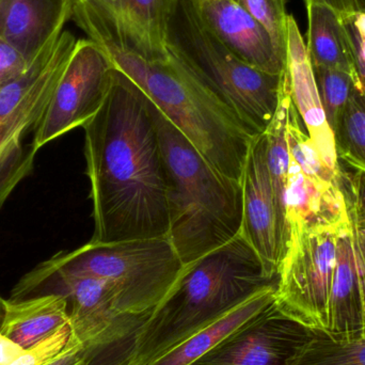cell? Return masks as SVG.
Masks as SVG:
<instances>
[{
  "label": "cell",
  "instance_id": "6da1fadb",
  "mask_svg": "<svg viewBox=\"0 0 365 365\" xmlns=\"http://www.w3.org/2000/svg\"><path fill=\"white\" fill-rule=\"evenodd\" d=\"M150 106L147 94L115 66L102 108L83 126L91 242L168 237L166 173Z\"/></svg>",
  "mask_w": 365,
  "mask_h": 365
},
{
  "label": "cell",
  "instance_id": "7a4b0ae2",
  "mask_svg": "<svg viewBox=\"0 0 365 365\" xmlns=\"http://www.w3.org/2000/svg\"><path fill=\"white\" fill-rule=\"evenodd\" d=\"M71 19L128 75L215 168L242 181L255 137L237 115L170 57L138 53L100 0H72Z\"/></svg>",
  "mask_w": 365,
  "mask_h": 365
},
{
  "label": "cell",
  "instance_id": "3957f363",
  "mask_svg": "<svg viewBox=\"0 0 365 365\" xmlns=\"http://www.w3.org/2000/svg\"><path fill=\"white\" fill-rule=\"evenodd\" d=\"M278 278L266 272L257 251L242 233L182 266L164 299L135 341L128 365H149L270 287Z\"/></svg>",
  "mask_w": 365,
  "mask_h": 365
},
{
  "label": "cell",
  "instance_id": "277c9868",
  "mask_svg": "<svg viewBox=\"0 0 365 365\" xmlns=\"http://www.w3.org/2000/svg\"><path fill=\"white\" fill-rule=\"evenodd\" d=\"M150 107L166 173L168 238L186 265L240 234L242 182L215 168L152 101Z\"/></svg>",
  "mask_w": 365,
  "mask_h": 365
},
{
  "label": "cell",
  "instance_id": "5b68a950",
  "mask_svg": "<svg viewBox=\"0 0 365 365\" xmlns=\"http://www.w3.org/2000/svg\"><path fill=\"white\" fill-rule=\"evenodd\" d=\"M167 51L220 98L253 137L265 133L278 107L283 74H267L236 57L206 27L191 0H178Z\"/></svg>",
  "mask_w": 365,
  "mask_h": 365
},
{
  "label": "cell",
  "instance_id": "8992f818",
  "mask_svg": "<svg viewBox=\"0 0 365 365\" xmlns=\"http://www.w3.org/2000/svg\"><path fill=\"white\" fill-rule=\"evenodd\" d=\"M48 295L66 299L72 336L88 353L86 364L128 365L135 341L150 315L125 312L106 283L66 274L48 259L21 277L9 300Z\"/></svg>",
  "mask_w": 365,
  "mask_h": 365
},
{
  "label": "cell",
  "instance_id": "52a82bcc",
  "mask_svg": "<svg viewBox=\"0 0 365 365\" xmlns=\"http://www.w3.org/2000/svg\"><path fill=\"white\" fill-rule=\"evenodd\" d=\"M57 269L106 283L125 312L151 315L182 268L168 237L93 242L48 259Z\"/></svg>",
  "mask_w": 365,
  "mask_h": 365
},
{
  "label": "cell",
  "instance_id": "ba28073f",
  "mask_svg": "<svg viewBox=\"0 0 365 365\" xmlns=\"http://www.w3.org/2000/svg\"><path fill=\"white\" fill-rule=\"evenodd\" d=\"M344 225L292 227L279 266L274 304L313 332L327 334L336 246Z\"/></svg>",
  "mask_w": 365,
  "mask_h": 365
},
{
  "label": "cell",
  "instance_id": "9c48e42d",
  "mask_svg": "<svg viewBox=\"0 0 365 365\" xmlns=\"http://www.w3.org/2000/svg\"><path fill=\"white\" fill-rule=\"evenodd\" d=\"M115 70L109 56L89 38H78L42 119L34 128L36 152L98 113L110 89Z\"/></svg>",
  "mask_w": 365,
  "mask_h": 365
},
{
  "label": "cell",
  "instance_id": "30bf717a",
  "mask_svg": "<svg viewBox=\"0 0 365 365\" xmlns=\"http://www.w3.org/2000/svg\"><path fill=\"white\" fill-rule=\"evenodd\" d=\"M76 42L72 32L60 30L25 73L0 88V158L42 119Z\"/></svg>",
  "mask_w": 365,
  "mask_h": 365
},
{
  "label": "cell",
  "instance_id": "8fae6325",
  "mask_svg": "<svg viewBox=\"0 0 365 365\" xmlns=\"http://www.w3.org/2000/svg\"><path fill=\"white\" fill-rule=\"evenodd\" d=\"M312 336L274 302L191 365H287Z\"/></svg>",
  "mask_w": 365,
  "mask_h": 365
},
{
  "label": "cell",
  "instance_id": "7c38bea8",
  "mask_svg": "<svg viewBox=\"0 0 365 365\" xmlns=\"http://www.w3.org/2000/svg\"><path fill=\"white\" fill-rule=\"evenodd\" d=\"M242 225L240 233L261 257L266 272L278 278L284 255L276 199L267 165L265 134L253 138L242 177Z\"/></svg>",
  "mask_w": 365,
  "mask_h": 365
},
{
  "label": "cell",
  "instance_id": "4fadbf2b",
  "mask_svg": "<svg viewBox=\"0 0 365 365\" xmlns=\"http://www.w3.org/2000/svg\"><path fill=\"white\" fill-rule=\"evenodd\" d=\"M215 36L242 61L272 75H282L287 58L274 46L267 30L236 0H191Z\"/></svg>",
  "mask_w": 365,
  "mask_h": 365
},
{
  "label": "cell",
  "instance_id": "5bb4252c",
  "mask_svg": "<svg viewBox=\"0 0 365 365\" xmlns=\"http://www.w3.org/2000/svg\"><path fill=\"white\" fill-rule=\"evenodd\" d=\"M325 336L338 343L365 340V264L353 216L341 229L338 238L329 325Z\"/></svg>",
  "mask_w": 365,
  "mask_h": 365
},
{
  "label": "cell",
  "instance_id": "9a60e30c",
  "mask_svg": "<svg viewBox=\"0 0 365 365\" xmlns=\"http://www.w3.org/2000/svg\"><path fill=\"white\" fill-rule=\"evenodd\" d=\"M287 72L294 105L319 155L334 171L340 170L336 141L319 100L306 43L293 15L287 17Z\"/></svg>",
  "mask_w": 365,
  "mask_h": 365
},
{
  "label": "cell",
  "instance_id": "2e32d148",
  "mask_svg": "<svg viewBox=\"0 0 365 365\" xmlns=\"http://www.w3.org/2000/svg\"><path fill=\"white\" fill-rule=\"evenodd\" d=\"M71 13L72 0H0V36L34 61Z\"/></svg>",
  "mask_w": 365,
  "mask_h": 365
},
{
  "label": "cell",
  "instance_id": "e0dca14e",
  "mask_svg": "<svg viewBox=\"0 0 365 365\" xmlns=\"http://www.w3.org/2000/svg\"><path fill=\"white\" fill-rule=\"evenodd\" d=\"M351 210L340 186H325L307 177L289 158L287 220L292 227H342L351 221Z\"/></svg>",
  "mask_w": 365,
  "mask_h": 365
},
{
  "label": "cell",
  "instance_id": "ac0fdd59",
  "mask_svg": "<svg viewBox=\"0 0 365 365\" xmlns=\"http://www.w3.org/2000/svg\"><path fill=\"white\" fill-rule=\"evenodd\" d=\"M177 4L178 0H118L113 6L103 4L140 55L166 59L167 34Z\"/></svg>",
  "mask_w": 365,
  "mask_h": 365
},
{
  "label": "cell",
  "instance_id": "d6986e66",
  "mask_svg": "<svg viewBox=\"0 0 365 365\" xmlns=\"http://www.w3.org/2000/svg\"><path fill=\"white\" fill-rule=\"evenodd\" d=\"M304 4L308 14L306 47L312 66L347 73L361 87L355 48L344 19L324 4Z\"/></svg>",
  "mask_w": 365,
  "mask_h": 365
},
{
  "label": "cell",
  "instance_id": "ffe728a7",
  "mask_svg": "<svg viewBox=\"0 0 365 365\" xmlns=\"http://www.w3.org/2000/svg\"><path fill=\"white\" fill-rule=\"evenodd\" d=\"M68 325V304L61 296L48 295L21 302H4L0 331L21 349H29Z\"/></svg>",
  "mask_w": 365,
  "mask_h": 365
},
{
  "label": "cell",
  "instance_id": "44dd1931",
  "mask_svg": "<svg viewBox=\"0 0 365 365\" xmlns=\"http://www.w3.org/2000/svg\"><path fill=\"white\" fill-rule=\"evenodd\" d=\"M277 287H270L227 313L212 325L195 332L149 365H191L212 351L232 331L274 304Z\"/></svg>",
  "mask_w": 365,
  "mask_h": 365
},
{
  "label": "cell",
  "instance_id": "7402d4cb",
  "mask_svg": "<svg viewBox=\"0 0 365 365\" xmlns=\"http://www.w3.org/2000/svg\"><path fill=\"white\" fill-rule=\"evenodd\" d=\"M293 104L291 86L287 70L283 73L281 83L280 98L276 113L268 128H266V145H267V165L276 199L279 225L284 242V252L289 242V225L287 220V188L289 180V151L287 145V120L289 108Z\"/></svg>",
  "mask_w": 365,
  "mask_h": 365
},
{
  "label": "cell",
  "instance_id": "603a6c76",
  "mask_svg": "<svg viewBox=\"0 0 365 365\" xmlns=\"http://www.w3.org/2000/svg\"><path fill=\"white\" fill-rule=\"evenodd\" d=\"M334 134L339 163L365 175V92L361 88L354 90Z\"/></svg>",
  "mask_w": 365,
  "mask_h": 365
},
{
  "label": "cell",
  "instance_id": "cb8c5ba5",
  "mask_svg": "<svg viewBox=\"0 0 365 365\" xmlns=\"http://www.w3.org/2000/svg\"><path fill=\"white\" fill-rule=\"evenodd\" d=\"M287 135L289 158L299 166L304 175L325 186H340L341 165L340 170L334 171L325 164L309 136L294 102L289 108Z\"/></svg>",
  "mask_w": 365,
  "mask_h": 365
},
{
  "label": "cell",
  "instance_id": "d4e9b609",
  "mask_svg": "<svg viewBox=\"0 0 365 365\" xmlns=\"http://www.w3.org/2000/svg\"><path fill=\"white\" fill-rule=\"evenodd\" d=\"M287 365H365V340L338 343L313 332Z\"/></svg>",
  "mask_w": 365,
  "mask_h": 365
},
{
  "label": "cell",
  "instance_id": "484cf974",
  "mask_svg": "<svg viewBox=\"0 0 365 365\" xmlns=\"http://www.w3.org/2000/svg\"><path fill=\"white\" fill-rule=\"evenodd\" d=\"M312 68L319 100L328 124L334 132L357 83L347 73L331 68Z\"/></svg>",
  "mask_w": 365,
  "mask_h": 365
},
{
  "label": "cell",
  "instance_id": "4316f807",
  "mask_svg": "<svg viewBox=\"0 0 365 365\" xmlns=\"http://www.w3.org/2000/svg\"><path fill=\"white\" fill-rule=\"evenodd\" d=\"M269 34L274 46L287 58V17L285 0H236Z\"/></svg>",
  "mask_w": 365,
  "mask_h": 365
},
{
  "label": "cell",
  "instance_id": "83f0119b",
  "mask_svg": "<svg viewBox=\"0 0 365 365\" xmlns=\"http://www.w3.org/2000/svg\"><path fill=\"white\" fill-rule=\"evenodd\" d=\"M36 151L31 145L27 148L15 145L0 158V208L21 180L34 168Z\"/></svg>",
  "mask_w": 365,
  "mask_h": 365
},
{
  "label": "cell",
  "instance_id": "f1b7e54d",
  "mask_svg": "<svg viewBox=\"0 0 365 365\" xmlns=\"http://www.w3.org/2000/svg\"><path fill=\"white\" fill-rule=\"evenodd\" d=\"M72 331L70 325L60 329L40 344L25 349L23 354L10 365H41L57 357L70 344Z\"/></svg>",
  "mask_w": 365,
  "mask_h": 365
},
{
  "label": "cell",
  "instance_id": "f546056e",
  "mask_svg": "<svg viewBox=\"0 0 365 365\" xmlns=\"http://www.w3.org/2000/svg\"><path fill=\"white\" fill-rule=\"evenodd\" d=\"M341 165V164H340ZM341 182L356 223L365 230V175L349 173L341 165Z\"/></svg>",
  "mask_w": 365,
  "mask_h": 365
},
{
  "label": "cell",
  "instance_id": "4dcf8cb0",
  "mask_svg": "<svg viewBox=\"0 0 365 365\" xmlns=\"http://www.w3.org/2000/svg\"><path fill=\"white\" fill-rule=\"evenodd\" d=\"M31 62L12 43L0 36V88L21 76Z\"/></svg>",
  "mask_w": 365,
  "mask_h": 365
},
{
  "label": "cell",
  "instance_id": "1f68e13d",
  "mask_svg": "<svg viewBox=\"0 0 365 365\" xmlns=\"http://www.w3.org/2000/svg\"><path fill=\"white\" fill-rule=\"evenodd\" d=\"M344 21L353 41L361 89L365 92V13L347 17Z\"/></svg>",
  "mask_w": 365,
  "mask_h": 365
},
{
  "label": "cell",
  "instance_id": "d6a6232c",
  "mask_svg": "<svg viewBox=\"0 0 365 365\" xmlns=\"http://www.w3.org/2000/svg\"><path fill=\"white\" fill-rule=\"evenodd\" d=\"M87 361V351L72 336L70 344L60 355L41 365H83Z\"/></svg>",
  "mask_w": 365,
  "mask_h": 365
},
{
  "label": "cell",
  "instance_id": "836d02e7",
  "mask_svg": "<svg viewBox=\"0 0 365 365\" xmlns=\"http://www.w3.org/2000/svg\"><path fill=\"white\" fill-rule=\"evenodd\" d=\"M324 4L340 15L342 19L365 13V0H304Z\"/></svg>",
  "mask_w": 365,
  "mask_h": 365
},
{
  "label": "cell",
  "instance_id": "e575fe53",
  "mask_svg": "<svg viewBox=\"0 0 365 365\" xmlns=\"http://www.w3.org/2000/svg\"><path fill=\"white\" fill-rule=\"evenodd\" d=\"M25 351L19 344L0 331V365H10Z\"/></svg>",
  "mask_w": 365,
  "mask_h": 365
},
{
  "label": "cell",
  "instance_id": "d590c367",
  "mask_svg": "<svg viewBox=\"0 0 365 365\" xmlns=\"http://www.w3.org/2000/svg\"><path fill=\"white\" fill-rule=\"evenodd\" d=\"M349 210H351V208H349ZM351 216H353V215H351ZM354 220H355V219H354ZM356 233H357L358 244H359L360 251H361L362 257H364L365 264V230L361 229L357 223H356Z\"/></svg>",
  "mask_w": 365,
  "mask_h": 365
},
{
  "label": "cell",
  "instance_id": "8d00e7d4",
  "mask_svg": "<svg viewBox=\"0 0 365 365\" xmlns=\"http://www.w3.org/2000/svg\"><path fill=\"white\" fill-rule=\"evenodd\" d=\"M4 302H6V300L0 296V323H1L2 317H4Z\"/></svg>",
  "mask_w": 365,
  "mask_h": 365
},
{
  "label": "cell",
  "instance_id": "74e56055",
  "mask_svg": "<svg viewBox=\"0 0 365 365\" xmlns=\"http://www.w3.org/2000/svg\"><path fill=\"white\" fill-rule=\"evenodd\" d=\"M103 4H106L108 6H113L117 4L118 0H100Z\"/></svg>",
  "mask_w": 365,
  "mask_h": 365
},
{
  "label": "cell",
  "instance_id": "f35d334b",
  "mask_svg": "<svg viewBox=\"0 0 365 365\" xmlns=\"http://www.w3.org/2000/svg\"><path fill=\"white\" fill-rule=\"evenodd\" d=\"M83 365H87V364H83Z\"/></svg>",
  "mask_w": 365,
  "mask_h": 365
}]
</instances>
